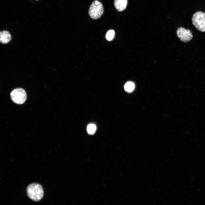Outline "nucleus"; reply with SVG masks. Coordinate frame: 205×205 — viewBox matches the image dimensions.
Segmentation results:
<instances>
[{
  "mask_svg": "<svg viewBox=\"0 0 205 205\" xmlns=\"http://www.w3.org/2000/svg\"><path fill=\"white\" fill-rule=\"evenodd\" d=\"M96 130V125L93 124H89L87 128V131L88 133L90 135H93L95 132Z\"/></svg>",
  "mask_w": 205,
  "mask_h": 205,
  "instance_id": "nucleus-9",
  "label": "nucleus"
},
{
  "mask_svg": "<svg viewBox=\"0 0 205 205\" xmlns=\"http://www.w3.org/2000/svg\"><path fill=\"white\" fill-rule=\"evenodd\" d=\"M192 24L196 28L201 32L205 31V13L197 11L193 15Z\"/></svg>",
  "mask_w": 205,
  "mask_h": 205,
  "instance_id": "nucleus-3",
  "label": "nucleus"
},
{
  "mask_svg": "<svg viewBox=\"0 0 205 205\" xmlns=\"http://www.w3.org/2000/svg\"><path fill=\"white\" fill-rule=\"evenodd\" d=\"M177 34L181 41L187 42L190 40L193 36L190 30L183 27H179L177 30Z\"/></svg>",
  "mask_w": 205,
  "mask_h": 205,
  "instance_id": "nucleus-5",
  "label": "nucleus"
},
{
  "mask_svg": "<svg viewBox=\"0 0 205 205\" xmlns=\"http://www.w3.org/2000/svg\"><path fill=\"white\" fill-rule=\"evenodd\" d=\"M135 88V85L134 83L131 81H128L125 84L124 89L125 91L128 93H131L134 91Z\"/></svg>",
  "mask_w": 205,
  "mask_h": 205,
  "instance_id": "nucleus-8",
  "label": "nucleus"
},
{
  "mask_svg": "<svg viewBox=\"0 0 205 205\" xmlns=\"http://www.w3.org/2000/svg\"><path fill=\"white\" fill-rule=\"evenodd\" d=\"M114 31L111 30L108 31L106 35V38L108 41H111L113 38L114 36Z\"/></svg>",
  "mask_w": 205,
  "mask_h": 205,
  "instance_id": "nucleus-10",
  "label": "nucleus"
},
{
  "mask_svg": "<svg viewBox=\"0 0 205 205\" xmlns=\"http://www.w3.org/2000/svg\"><path fill=\"white\" fill-rule=\"evenodd\" d=\"M11 99L15 103L22 104L26 101L27 96L25 91L21 88L15 89L10 94Z\"/></svg>",
  "mask_w": 205,
  "mask_h": 205,
  "instance_id": "nucleus-4",
  "label": "nucleus"
},
{
  "mask_svg": "<svg viewBox=\"0 0 205 205\" xmlns=\"http://www.w3.org/2000/svg\"><path fill=\"white\" fill-rule=\"evenodd\" d=\"M127 3L128 0H115L114 5L118 11H122L126 9Z\"/></svg>",
  "mask_w": 205,
  "mask_h": 205,
  "instance_id": "nucleus-7",
  "label": "nucleus"
},
{
  "mask_svg": "<svg viewBox=\"0 0 205 205\" xmlns=\"http://www.w3.org/2000/svg\"><path fill=\"white\" fill-rule=\"evenodd\" d=\"M11 39V36L7 31L3 30L0 32V42L3 44L8 43Z\"/></svg>",
  "mask_w": 205,
  "mask_h": 205,
  "instance_id": "nucleus-6",
  "label": "nucleus"
},
{
  "mask_svg": "<svg viewBox=\"0 0 205 205\" xmlns=\"http://www.w3.org/2000/svg\"><path fill=\"white\" fill-rule=\"evenodd\" d=\"M104 8L102 3L96 0L91 5L89 11V14L93 19H97L100 18L103 14Z\"/></svg>",
  "mask_w": 205,
  "mask_h": 205,
  "instance_id": "nucleus-2",
  "label": "nucleus"
},
{
  "mask_svg": "<svg viewBox=\"0 0 205 205\" xmlns=\"http://www.w3.org/2000/svg\"><path fill=\"white\" fill-rule=\"evenodd\" d=\"M26 192L28 197L35 202L40 200L44 195L42 186L38 183H33L29 185L27 188Z\"/></svg>",
  "mask_w": 205,
  "mask_h": 205,
  "instance_id": "nucleus-1",
  "label": "nucleus"
}]
</instances>
